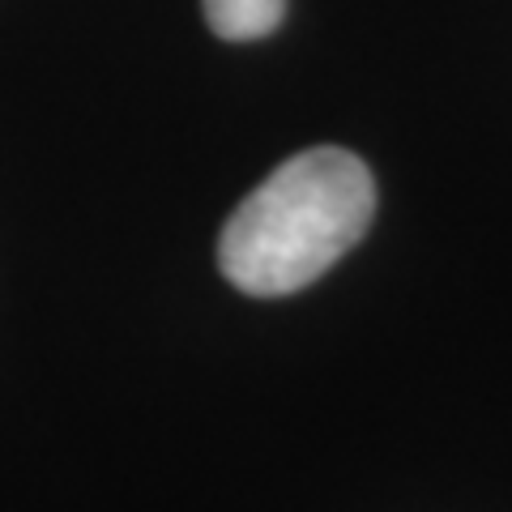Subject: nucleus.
<instances>
[{"instance_id": "nucleus-1", "label": "nucleus", "mask_w": 512, "mask_h": 512, "mask_svg": "<svg viewBox=\"0 0 512 512\" xmlns=\"http://www.w3.org/2000/svg\"><path fill=\"white\" fill-rule=\"evenodd\" d=\"M372 214L376 180L363 158L338 146L303 150L239 201L218 239V265L244 295H295L359 244Z\"/></svg>"}, {"instance_id": "nucleus-2", "label": "nucleus", "mask_w": 512, "mask_h": 512, "mask_svg": "<svg viewBox=\"0 0 512 512\" xmlns=\"http://www.w3.org/2000/svg\"><path fill=\"white\" fill-rule=\"evenodd\" d=\"M201 5H205L210 30L231 43H252V39L274 35L286 13V0H201Z\"/></svg>"}]
</instances>
